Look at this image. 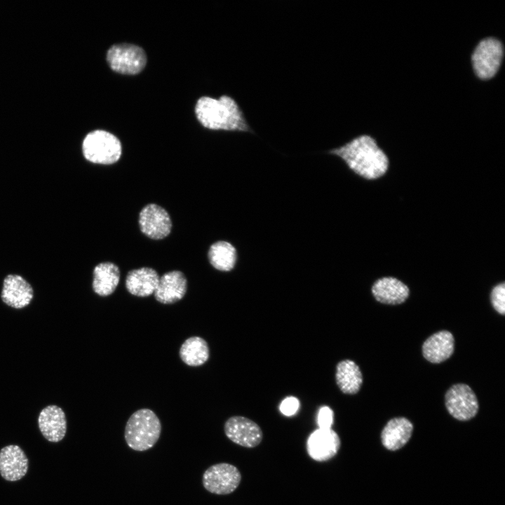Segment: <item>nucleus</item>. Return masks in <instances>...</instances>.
<instances>
[{
	"instance_id": "1",
	"label": "nucleus",
	"mask_w": 505,
	"mask_h": 505,
	"mask_svg": "<svg viewBox=\"0 0 505 505\" xmlns=\"http://www.w3.org/2000/svg\"><path fill=\"white\" fill-rule=\"evenodd\" d=\"M326 153L340 159L354 174L367 180L382 178L389 168L387 155L368 135H358Z\"/></svg>"
},
{
	"instance_id": "2",
	"label": "nucleus",
	"mask_w": 505,
	"mask_h": 505,
	"mask_svg": "<svg viewBox=\"0 0 505 505\" xmlns=\"http://www.w3.org/2000/svg\"><path fill=\"white\" fill-rule=\"evenodd\" d=\"M195 114L206 128L255 134L241 106L230 95H222L218 98L201 97L196 102Z\"/></svg>"
},
{
	"instance_id": "3",
	"label": "nucleus",
	"mask_w": 505,
	"mask_h": 505,
	"mask_svg": "<svg viewBox=\"0 0 505 505\" xmlns=\"http://www.w3.org/2000/svg\"><path fill=\"white\" fill-rule=\"evenodd\" d=\"M161 424L156 413L148 408L133 412L128 418L124 430V438L129 447L135 451L152 448L159 440Z\"/></svg>"
},
{
	"instance_id": "4",
	"label": "nucleus",
	"mask_w": 505,
	"mask_h": 505,
	"mask_svg": "<svg viewBox=\"0 0 505 505\" xmlns=\"http://www.w3.org/2000/svg\"><path fill=\"white\" fill-rule=\"evenodd\" d=\"M82 151L87 161L110 165L119 160L122 147L121 142L114 135L106 130H95L85 137Z\"/></svg>"
},
{
	"instance_id": "5",
	"label": "nucleus",
	"mask_w": 505,
	"mask_h": 505,
	"mask_svg": "<svg viewBox=\"0 0 505 505\" xmlns=\"http://www.w3.org/2000/svg\"><path fill=\"white\" fill-rule=\"evenodd\" d=\"M503 55V46L498 39L490 37L481 40L471 56L477 76L483 80L492 78L499 69Z\"/></svg>"
},
{
	"instance_id": "6",
	"label": "nucleus",
	"mask_w": 505,
	"mask_h": 505,
	"mask_svg": "<svg viewBox=\"0 0 505 505\" xmlns=\"http://www.w3.org/2000/svg\"><path fill=\"white\" fill-rule=\"evenodd\" d=\"M110 68L118 73L134 75L145 67L147 56L140 46L130 43H119L111 46L107 53Z\"/></svg>"
},
{
	"instance_id": "7",
	"label": "nucleus",
	"mask_w": 505,
	"mask_h": 505,
	"mask_svg": "<svg viewBox=\"0 0 505 505\" xmlns=\"http://www.w3.org/2000/svg\"><path fill=\"white\" fill-rule=\"evenodd\" d=\"M241 481L238 469L229 463H218L210 466L203 473L202 484L209 492L224 495L234 492Z\"/></svg>"
},
{
	"instance_id": "8",
	"label": "nucleus",
	"mask_w": 505,
	"mask_h": 505,
	"mask_svg": "<svg viewBox=\"0 0 505 505\" xmlns=\"http://www.w3.org/2000/svg\"><path fill=\"white\" fill-rule=\"evenodd\" d=\"M445 403L448 412L459 421L471 419L479 408L475 393L465 384L452 385L445 393Z\"/></svg>"
},
{
	"instance_id": "9",
	"label": "nucleus",
	"mask_w": 505,
	"mask_h": 505,
	"mask_svg": "<svg viewBox=\"0 0 505 505\" xmlns=\"http://www.w3.org/2000/svg\"><path fill=\"white\" fill-rule=\"evenodd\" d=\"M226 436L233 443L248 448L260 445L263 438L260 426L252 419L235 415L228 418L224 425Z\"/></svg>"
},
{
	"instance_id": "10",
	"label": "nucleus",
	"mask_w": 505,
	"mask_h": 505,
	"mask_svg": "<svg viewBox=\"0 0 505 505\" xmlns=\"http://www.w3.org/2000/svg\"><path fill=\"white\" fill-rule=\"evenodd\" d=\"M138 222L142 233L154 240L166 238L172 229L168 213L155 203L147 204L141 210Z\"/></svg>"
},
{
	"instance_id": "11",
	"label": "nucleus",
	"mask_w": 505,
	"mask_h": 505,
	"mask_svg": "<svg viewBox=\"0 0 505 505\" xmlns=\"http://www.w3.org/2000/svg\"><path fill=\"white\" fill-rule=\"evenodd\" d=\"M340 446V438L332 429L319 428L314 431L307 442L308 454L316 462H325L333 458Z\"/></svg>"
},
{
	"instance_id": "12",
	"label": "nucleus",
	"mask_w": 505,
	"mask_h": 505,
	"mask_svg": "<svg viewBox=\"0 0 505 505\" xmlns=\"http://www.w3.org/2000/svg\"><path fill=\"white\" fill-rule=\"evenodd\" d=\"M34 297L32 285L21 276L9 274L4 280L1 299L8 307L21 309L27 307Z\"/></svg>"
},
{
	"instance_id": "13",
	"label": "nucleus",
	"mask_w": 505,
	"mask_h": 505,
	"mask_svg": "<svg viewBox=\"0 0 505 505\" xmlns=\"http://www.w3.org/2000/svg\"><path fill=\"white\" fill-rule=\"evenodd\" d=\"M38 425L41 434L48 441L58 443L67 433L65 412L56 405H48L41 410L38 416Z\"/></svg>"
},
{
	"instance_id": "14",
	"label": "nucleus",
	"mask_w": 505,
	"mask_h": 505,
	"mask_svg": "<svg viewBox=\"0 0 505 505\" xmlns=\"http://www.w3.org/2000/svg\"><path fill=\"white\" fill-rule=\"evenodd\" d=\"M28 459L17 445H9L0 450V474L6 480L15 482L22 479L28 471Z\"/></svg>"
},
{
	"instance_id": "15",
	"label": "nucleus",
	"mask_w": 505,
	"mask_h": 505,
	"mask_svg": "<svg viewBox=\"0 0 505 505\" xmlns=\"http://www.w3.org/2000/svg\"><path fill=\"white\" fill-rule=\"evenodd\" d=\"M187 290V280L180 271L174 270L159 277L154 292L156 300L163 304H171L181 300Z\"/></svg>"
},
{
	"instance_id": "16",
	"label": "nucleus",
	"mask_w": 505,
	"mask_h": 505,
	"mask_svg": "<svg viewBox=\"0 0 505 505\" xmlns=\"http://www.w3.org/2000/svg\"><path fill=\"white\" fill-rule=\"evenodd\" d=\"M371 292L377 301L390 305L402 304L410 295L408 286L393 276H384L376 280Z\"/></svg>"
},
{
	"instance_id": "17",
	"label": "nucleus",
	"mask_w": 505,
	"mask_h": 505,
	"mask_svg": "<svg viewBox=\"0 0 505 505\" xmlns=\"http://www.w3.org/2000/svg\"><path fill=\"white\" fill-rule=\"evenodd\" d=\"M413 424L403 417L391 419L384 426L381 432L382 445L390 451H396L403 447L410 439Z\"/></svg>"
},
{
	"instance_id": "18",
	"label": "nucleus",
	"mask_w": 505,
	"mask_h": 505,
	"mask_svg": "<svg viewBox=\"0 0 505 505\" xmlns=\"http://www.w3.org/2000/svg\"><path fill=\"white\" fill-rule=\"evenodd\" d=\"M454 339L447 330H440L428 337L422 345L423 356L433 363H440L453 354Z\"/></svg>"
},
{
	"instance_id": "19",
	"label": "nucleus",
	"mask_w": 505,
	"mask_h": 505,
	"mask_svg": "<svg viewBox=\"0 0 505 505\" xmlns=\"http://www.w3.org/2000/svg\"><path fill=\"white\" fill-rule=\"evenodd\" d=\"M159 277L158 273L150 267L133 269L127 274L126 288L128 292L134 296L149 297L155 292Z\"/></svg>"
},
{
	"instance_id": "20",
	"label": "nucleus",
	"mask_w": 505,
	"mask_h": 505,
	"mask_svg": "<svg viewBox=\"0 0 505 505\" xmlns=\"http://www.w3.org/2000/svg\"><path fill=\"white\" fill-rule=\"evenodd\" d=\"M120 275L119 268L115 264L110 262L98 264L93 270L94 292L100 297L112 295L118 286Z\"/></svg>"
},
{
	"instance_id": "21",
	"label": "nucleus",
	"mask_w": 505,
	"mask_h": 505,
	"mask_svg": "<svg viewBox=\"0 0 505 505\" xmlns=\"http://www.w3.org/2000/svg\"><path fill=\"white\" fill-rule=\"evenodd\" d=\"M335 381L344 394L357 393L363 384V374L359 366L352 360L344 359L336 365Z\"/></svg>"
},
{
	"instance_id": "22",
	"label": "nucleus",
	"mask_w": 505,
	"mask_h": 505,
	"mask_svg": "<svg viewBox=\"0 0 505 505\" xmlns=\"http://www.w3.org/2000/svg\"><path fill=\"white\" fill-rule=\"evenodd\" d=\"M179 356L182 361L189 366H201L208 361L210 356L208 342L199 336L190 337L182 344Z\"/></svg>"
},
{
	"instance_id": "23",
	"label": "nucleus",
	"mask_w": 505,
	"mask_h": 505,
	"mask_svg": "<svg viewBox=\"0 0 505 505\" xmlns=\"http://www.w3.org/2000/svg\"><path fill=\"white\" fill-rule=\"evenodd\" d=\"M208 257L210 264L215 269L229 271L236 265L237 252L235 247L229 242L219 241L210 245Z\"/></svg>"
},
{
	"instance_id": "24",
	"label": "nucleus",
	"mask_w": 505,
	"mask_h": 505,
	"mask_svg": "<svg viewBox=\"0 0 505 505\" xmlns=\"http://www.w3.org/2000/svg\"><path fill=\"white\" fill-rule=\"evenodd\" d=\"M490 301L493 308L501 315L505 314V283H498L491 290Z\"/></svg>"
},
{
	"instance_id": "25",
	"label": "nucleus",
	"mask_w": 505,
	"mask_h": 505,
	"mask_svg": "<svg viewBox=\"0 0 505 505\" xmlns=\"http://www.w3.org/2000/svg\"><path fill=\"white\" fill-rule=\"evenodd\" d=\"M334 421L333 410L328 406H323L320 408L317 422L321 429H331Z\"/></svg>"
},
{
	"instance_id": "26",
	"label": "nucleus",
	"mask_w": 505,
	"mask_h": 505,
	"mask_svg": "<svg viewBox=\"0 0 505 505\" xmlns=\"http://www.w3.org/2000/svg\"><path fill=\"white\" fill-rule=\"evenodd\" d=\"M299 407V400L294 396H289L283 400L280 405V411L285 416L295 415Z\"/></svg>"
}]
</instances>
